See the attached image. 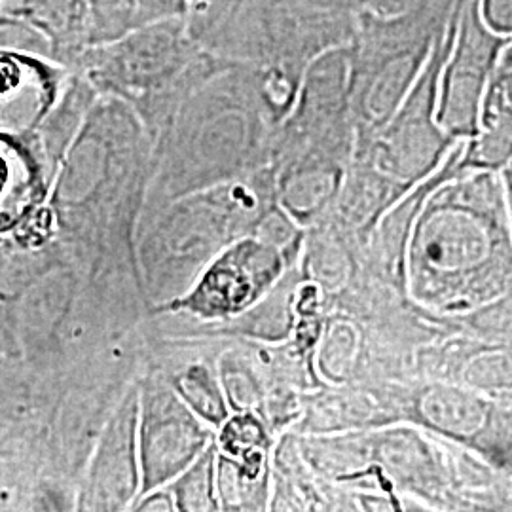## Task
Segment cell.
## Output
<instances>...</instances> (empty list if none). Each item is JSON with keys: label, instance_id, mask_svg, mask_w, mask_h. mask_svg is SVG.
Returning <instances> with one entry per match:
<instances>
[{"label": "cell", "instance_id": "7", "mask_svg": "<svg viewBox=\"0 0 512 512\" xmlns=\"http://www.w3.org/2000/svg\"><path fill=\"white\" fill-rule=\"evenodd\" d=\"M247 2L249 0H192L186 23L192 35L207 48Z\"/></svg>", "mask_w": 512, "mask_h": 512}, {"label": "cell", "instance_id": "10", "mask_svg": "<svg viewBox=\"0 0 512 512\" xmlns=\"http://www.w3.org/2000/svg\"><path fill=\"white\" fill-rule=\"evenodd\" d=\"M503 184H505V196H507V209H509V219H511L512 228V162L507 165L503 171Z\"/></svg>", "mask_w": 512, "mask_h": 512}, {"label": "cell", "instance_id": "5", "mask_svg": "<svg viewBox=\"0 0 512 512\" xmlns=\"http://www.w3.org/2000/svg\"><path fill=\"white\" fill-rule=\"evenodd\" d=\"M512 162V67L495 74L480 116V129L465 141L463 165L478 171H503Z\"/></svg>", "mask_w": 512, "mask_h": 512}, {"label": "cell", "instance_id": "9", "mask_svg": "<svg viewBox=\"0 0 512 512\" xmlns=\"http://www.w3.org/2000/svg\"><path fill=\"white\" fill-rule=\"evenodd\" d=\"M480 14L497 35L512 38V0H480Z\"/></svg>", "mask_w": 512, "mask_h": 512}, {"label": "cell", "instance_id": "3", "mask_svg": "<svg viewBox=\"0 0 512 512\" xmlns=\"http://www.w3.org/2000/svg\"><path fill=\"white\" fill-rule=\"evenodd\" d=\"M97 44L93 0H2V50L74 67Z\"/></svg>", "mask_w": 512, "mask_h": 512}, {"label": "cell", "instance_id": "1", "mask_svg": "<svg viewBox=\"0 0 512 512\" xmlns=\"http://www.w3.org/2000/svg\"><path fill=\"white\" fill-rule=\"evenodd\" d=\"M416 262L423 294L442 310L475 311L512 293V228L501 171L471 169L427 209Z\"/></svg>", "mask_w": 512, "mask_h": 512}, {"label": "cell", "instance_id": "4", "mask_svg": "<svg viewBox=\"0 0 512 512\" xmlns=\"http://www.w3.org/2000/svg\"><path fill=\"white\" fill-rule=\"evenodd\" d=\"M0 69L4 80L2 126L14 135L35 128L54 105L59 82L69 67L42 55L2 50Z\"/></svg>", "mask_w": 512, "mask_h": 512}, {"label": "cell", "instance_id": "2", "mask_svg": "<svg viewBox=\"0 0 512 512\" xmlns=\"http://www.w3.org/2000/svg\"><path fill=\"white\" fill-rule=\"evenodd\" d=\"M512 38L492 31L480 14V0H467L459 14L452 52L440 76L437 118L456 141L473 139L482 105Z\"/></svg>", "mask_w": 512, "mask_h": 512}, {"label": "cell", "instance_id": "6", "mask_svg": "<svg viewBox=\"0 0 512 512\" xmlns=\"http://www.w3.org/2000/svg\"><path fill=\"white\" fill-rule=\"evenodd\" d=\"M97 40L107 44L126 37L148 25L184 18L190 12L192 0H93Z\"/></svg>", "mask_w": 512, "mask_h": 512}, {"label": "cell", "instance_id": "11", "mask_svg": "<svg viewBox=\"0 0 512 512\" xmlns=\"http://www.w3.org/2000/svg\"><path fill=\"white\" fill-rule=\"evenodd\" d=\"M509 67H512V40L509 42V46H507L505 54H503V59H501V67H499V69H509Z\"/></svg>", "mask_w": 512, "mask_h": 512}, {"label": "cell", "instance_id": "8", "mask_svg": "<svg viewBox=\"0 0 512 512\" xmlns=\"http://www.w3.org/2000/svg\"><path fill=\"white\" fill-rule=\"evenodd\" d=\"M300 2L325 16L359 19L366 14L395 16L412 8L418 0H300Z\"/></svg>", "mask_w": 512, "mask_h": 512}]
</instances>
